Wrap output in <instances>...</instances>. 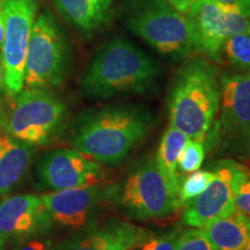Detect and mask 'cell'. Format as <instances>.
Returning <instances> with one entry per match:
<instances>
[{"label":"cell","instance_id":"cell-1","mask_svg":"<svg viewBox=\"0 0 250 250\" xmlns=\"http://www.w3.org/2000/svg\"><path fill=\"white\" fill-rule=\"evenodd\" d=\"M215 64L202 57L187 61L177 70L168 92L171 126L190 140L204 144L214 130L220 107V83Z\"/></svg>","mask_w":250,"mask_h":250},{"label":"cell","instance_id":"cell-2","mask_svg":"<svg viewBox=\"0 0 250 250\" xmlns=\"http://www.w3.org/2000/svg\"><path fill=\"white\" fill-rule=\"evenodd\" d=\"M149 125L151 115L138 105L93 109L78 118L72 145L99 164L116 166L145 138Z\"/></svg>","mask_w":250,"mask_h":250},{"label":"cell","instance_id":"cell-3","mask_svg":"<svg viewBox=\"0 0 250 250\" xmlns=\"http://www.w3.org/2000/svg\"><path fill=\"white\" fill-rule=\"evenodd\" d=\"M160 74L159 64L147 52L122 36L100 46L80 87L87 98L107 100L151 89Z\"/></svg>","mask_w":250,"mask_h":250},{"label":"cell","instance_id":"cell-4","mask_svg":"<svg viewBox=\"0 0 250 250\" xmlns=\"http://www.w3.org/2000/svg\"><path fill=\"white\" fill-rule=\"evenodd\" d=\"M125 24L160 55L180 59L193 52L189 19L165 0H136L125 14Z\"/></svg>","mask_w":250,"mask_h":250},{"label":"cell","instance_id":"cell-5","mask_svg":"<svg viewBox=\"0 0 250 250\" xmlns=\"http://www.w3.org/2000/svg\"><path fill=\"white\" fill-rule=\"evenodd\" d=\"M71 49L64 30L50 11H43L31 27L24 64L28 88H52L67 76Z\"/></svg>","mask_w":250,"mask_h":250},{"label":"cell","instance_id":"cell-6","mask_svg":"<svg viewBox=\"0 0 250 250\" xmlns=\"http://www.w3.org/2000/svg\"><path fill=\"white\" fill-rule=\"evenodd\" d=\"M187 17L191 23L193 52L211 62H221L227 41L248 31L250 0L229 4L217 0H198Z\"/></svg>","mask_w":250,"mask_h":250},{"label":"cell","instance_id":"cell-7","mask_svg":"<svg viewBox=\"0 0 250 250\" xmlns=\"http://www.w3.org/2000/svg\"><path fill=\"white\" fill-rule=\"evenodd\" d=\"M13 99L2 129L13 138L33 146L46 145L58 132L66 105L48 88L22 89Z\"/></svg>","mask_w":250,"mask_h":250},{"label":"cell","instance_id":"cell-8","mask_svg":"<svg viewBox=\"0 0 250 250\" xmlns=\"http://www.w3.org/2000/svg\"><path fill=\"white\" fill-rule=\"evenodd\" d=\"M117 199L129 217L140 221L167 218L181 206L179 196L152 158L127 175Z\"/></svg>","mask_w":250,"mask_h":250},{"label":"cell","instance_id":"cell-9","mask_svg":"<svg viewBox=\"0 0 250 250\" xmlns=\"http://www.w3.org/2000/svg\"><path fill=\"white\" fill-rule=\"evenodd\" d=\"M220 83V118L208 142L240 159L250 158V76L224 72Z\"/></svg>","mask_w":250,"mask_h":250},{"label":"cell","instance_id":"cell-10","mask_svg":"<svg viewBox=\"0 0 250 250\" xmlns=\"http://www.w3.org/2000/svg\"><path fill=\"white\" fill-rule=\"evenodd\" d=\"M6 33L1 46L4 89L14 98L24 86V64L30 31L35 21L37 0H4Z\"/></svg>","mask_w":250,"mask_h":250},{"label":"cell","instance_id":"cell-11","mask_svg":"<svg viewBox=\"0 0 250 250\" xmlns=\"http://www.w3.org/2000/svg\"><path fill=\"white\" fill-rule=\"evenodd\" d=\"M116 186L93 184L88 187L51 191L42 195L52 223L71 229L93 224L103 206L118 197Z\"/></svg>","mask_w":250,"mask_h":250},{"label":"cell","instance_id":"cell-12","mask_svg":"<svg viewBox=\"0 0 250 250\" xmlns=\"http://www.w3.org/2000/svg\"><path fill=\"white\" fill-rule=\"evenodd\" d=\"M35 174L40 186L51 191L99 184L105 176L99 162L68 148L43 153L35 165Z\"/></svg>","mask_w":250,"mask_h":250},{"label":"cell","instance_id":"cell-13","mask_svg":"<svg viewBox=\"0 0 250 250\" xmlns=\"http://www.w3.org/2000/svg\"><path fill=\"white\" fill-rule=\"evenodd\" d=\"M215 169L213 181L186 205L183 223L188 226L202 228L236 211L235 191L245 167L236 161L223 160L215 165Z\"/></svg>","mask_w":250,"mask_h":250},{"label":"cell","instance_id":"cell-14","mask_svg":"<svg viewBox=\"0 0 250 250\" xmlns=\"http://www.w3.org/2000/svg\"><path fill=\"white\" fill-rule=\"evenodd\" d=\"M51 224L41 195L19 193L0 202V236L5 242L45 235Z\"/></svg>","mask_w":250,"mask_h":250},{"label":"cell","instance_id":"cell-15","mask_svg":"<svg viewBox=\"0 0 250 250\" xmlns=\"http://www.w3.org/2000/svg\"><path fill=\"white\" fill-rule=\"evenodd\" d=\"M149 235L147 230L126 221L109 219L90 224L65 237L51 250H134Z\"/></svg>","mask_w":250,"mask_h":250},{"label":"cell","instance_id":"cell-16","mask_svg":"<svg viewBox=\"0 0 250 250\" xmlns=\"http://www.w3.org/2000/svg\"><path fill=\"white\" fill-rule=\"evenodd\" d=\"M35 146L0 132V197L9 196L29 173Z\"/></svg>","mask_w":250,"mask_h":250},{"label":"cell","instance_id":"cell-17","mask_svg":"<svg viewBox=\"0 0 250 250\" xmlns=\"http://www.w3.org/2000/svg\"><path fill=\"white\" fill-rule=\"evenodd\" d=\"M116 0H52L56 9L71 26L93 34L104 26Z\"/></svg>","mask_w":250,"mask_h":250},{"label":"cell","instance_id":"cell-18","mask_svg":"<svg viewBox=\"0 0 250 250\" xmlns=\"http://www.w3.org/2000/svg\"><path fill=\"white\" fill-rule=\"evenodd\" d=\"M202 229L215 250H246L250 241V219L239 211L215 219Z\"/></svg>","mask_w":250,"mask_h":250},{"label":"cell","instance_id":"cell-19","mask_svg":"<svg viewBox=\"0 0 250 250\" xmlns=\"http://www.w3.org/2000/svg\"><path fill=\"white\" fill-rule=\"evenodd\" d=\"M189 140V137L187 134L170 125L166 129L160 145H159L158 153H156V165L177 196H179L181 186L179 160L184 146Z\"/></svg>","mask_w":250,"mask_h":250},{"label":"cell","instance_id":"cell-20","mask_svg":"<svg viewBox=\"0 0 250 250\" xmlns=\"http://www.w3.org/2000/svg\"><path fill=\"white\" fill-rule=\"evenodd\" d=\"M224 57L234 72L250 76V35L242 33L230 37L224 46Z\"/></svg>","mask_w":250,"mask_h":250},{"label":"cell","instance_id":"cell-21","mask_svg":"<svg viewBox=\"0 0 250 250\" xmlns=\"http://www.w3.org/2000/svg\"><path fill=\"white\" fill-rule=\"evenodd\" d=\"M215 177V171L196 170L181 182L179 190V201L181 206H186L201 195Z\"/></svg>","mask_w":250,"mask_h":250},{"label":"cell","instance_id":"cell-22","mask_svg":"<svg viewBox=\"0 0 250 250\" xmlns=\"http://www.w3.org/2000/svg\"><path fill=\"white\" fill-rule=\"evenodd\" d=\"M204 156L205 151L203 144L189 140L180 156L179 171L183 174H189L198 170L204 161Z\"/></svg>","mask_w":250,"mask_h":250},{"label":"cell","instance_id":"cell-23","mask_svg":"<svg viewBox=\"0 0 250 250\" xmlns=\"http://www.w3.org/2000/svg\"><path fill=\"white\" fill-rule=\"evenodd\" d=\"M175 250H215L202 228H190L179 234Z\"/></svg>","mask_w":250,"mask_h":250},{"label":"cell","instance_id":"cell-24","mask_svg":"<svg viewBox=\"0 0 250 250\" xmlns=\"http://www.w3.org/2000/svg\"><path fill=\"white\" fill-rule=\"evenodd\" d=\"M180 230L175 229L161 235H148L139 246V250H175Z\"/></svg>","mask_w":250,"mask_h":250},{"label":"cell","instance_id":"cell-25","mask_svg":"<svg viewBox=\"0 0 250 250\" xmlns=\"http://www.w3.org/2000/svg\"><path fill=\"white\" fill-rule=\"evenodd\" d=\"M235 208L250 219V171L247 168L236 187Z\"/></svg>","mask_w":250,"mask_h":250},{"label":"cell","instance_id":"cell-26","mask_svg":"<svg viewBox=\"0 0 250 250\" xmlns=\"http://www.w3.org/2000/svg\"><path fill=\"white\" fill-rule=\"evenodd\" d=\"M51 241L44 235L31 236L12 242V250H51Z\"/></svg>","mask_w":250,"mask_h":250},{"label":"cell","instance_id":"cell-27","mask_svg":"<svg viewBox=\"0 0 250 250\" xmlns=\"http://www.w3.org/2000/svg\"><path fill=\"white\" fill-rule=\"evenodd\" d=\"M181 13L187 14L198 0H165Z\"/></svg>","mask_w":250,"mask_h":250},{"label":"cell","instance_id":"cell-28","mask_svg":"<svg viewBox=\"0 0 250 250\" xmlns=\"http://www.w3.org/2000/svg\"><path fill=\"white\" fill-rule=\"evenodd\" d=\"M5 33H6V17H5L4 0H0V49H1L2 43H4Z\"/></svg>","mask_w":250,"mask_h":250},{"label":"cell","instance_id":"cell-29","mask_svg":"<svg viewBox=\"0 0 250 250\" xmlns=\"http://www.w3.org/2000/svg\"><path fill=\"white\" fill-rule=\"evenodd\" d=\"M4 89V68H2L1 59H0V94Z\"/></svg>","mask_w":250,"mask_h":250},{"label":"cell","instance_id":"cell-30","mask_svg":"<svg viewBox=\"0 0 250 250\" xmlns=\"http://www.w3.org/2000/svg\"><path fill=\"white\" fill-rule=\"evenodd\" d=\"M0 121H1L2 125H4V123H5V111H4V109H2L1 103H0Z\"/></svg>","mask_w":250,"mask_h":250},{"label":"cell","instance_id":"cell-31","mask_svg":"<svg viewBox=\"0 0 250 250\" xmlns=\"http://www.w3.org/2000/svg\"><path fill=\"white\" fill-rule=\"evenodd\" d=\"M5 241L2 240V237L0 236V250H5Z\"/></svg>","mask_w":250,"mask_h":250},{"label":"cell","instance_id":"cell-32","mask_svg":"<svg viewBox=\"0 0 250 250\" xmlns=\"http://www.w3.org/2000/svg\"><path fill=\"white\" fill-rule=\"evenodd\" d=\"M219 2H225V4H229V2H235L239 1V0H217Z\"/></svg>","mask_w":250,"mask_h":250},{"label":"cell","instance_id":"cell-33","mask_svg":"<svg viewBox=\"0 0 250 250\" xmlns=\"http://www.w3.org/2000/svg\"><path fill=\"white\" fill-rule=\"evenodd\" d=\"M246 250H250V241H249V243H248V246H247Z\"/></svg>","mask_w":250,"mask_h":250},{"label":"cell","instance_id":"cell-34","mask_svg":"<svg viewBox=\"0 0 250 250\" xmlns=\"http://www.w3.org/2000/svg\"><path fill=\"white\" fill-rule=\"evenodd\" d=\"M247 33H248V34H249V35H250V24H249V28H248V31H247Z\"/></svg>","mask_w":250,"mask_h":250},{"label":"cell","instance_id":"cell-35","mask_svg":"<svg viewBox=\"0 0 250 250\" xmlns=\"http://www.w3.org/2000/svg\"><path fill=\"white\" fill-rule=\"evenodd\" d=\"M0 126H1V127H2V123H1V121H0Z\"/></svg>","mask_w":250,"mask_h":250}]
</instances>
